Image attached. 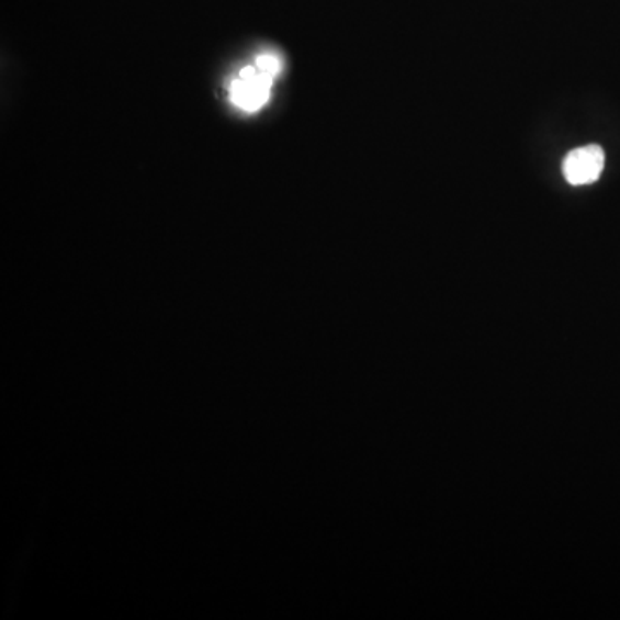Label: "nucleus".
I'll return each mask as SVG.
<instances>
[{
	"instance_id": "f257e3e1",
	"label": "nucleus",
	"mask_w": 620,
	"mask_h": 620,
	"mask_svg": "<svg viewBox=\"0 0 620 620\" xmlns=\"http://www.w3.org/2000/svg\"><path fill=\"white\" fill-rule=\"evenodd\" d=\"M272 78L257 66L241 69L240 77L232 84V102L247 113L259 111L271 95Z\"/></svg>"
},
{
	"instance_id": "7ed1b4c3",
	"label": "nucleus",
	"mask_w": 620,
	"mask_h": 620,
	"mask_svg": "<svg viewBox=\"0 0 620 620\" xmlns=\"http://www.w3.org/2000/svg\"><path fill=\"white\" fill-rule=\"evenodd\" d=\"M256 66L260 71L266 72V75L271 78L277 77L278 72L281 71V60L278 59L277 56H272V54L260 56L259 59H257Z\"/></svg>"
},
{
	"instance_id": "f03ea898",
	"label": "nucleus",
	"mask_w": 620,
	"mask_h": 620,
	"mask_svg": "<svg viewBox=\"0 0 620 620\" xmlns=\"http://www.w3.org/2000/svg\"><path fill=\"white\" fill-rule=\"evenodd\" d=\"M605 168L604 148L586 145L568 153L564 160V177L571 184L595 183Z\"/></svg>"
}]
</instances>
